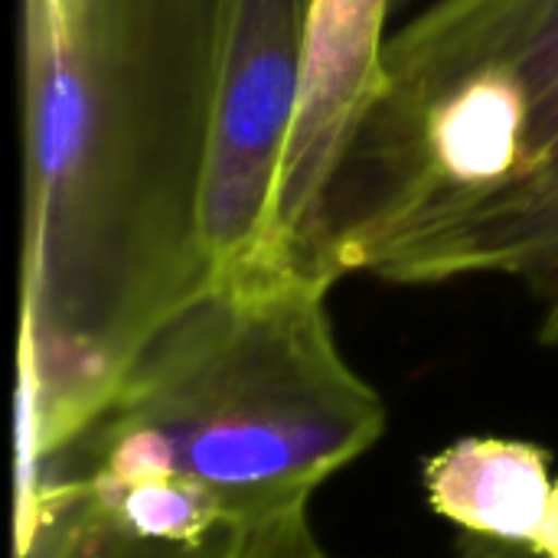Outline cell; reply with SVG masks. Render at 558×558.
Returning a JSON list of instances; mask_svg holds the SVG:
<instances>
[{
  "label": "cell",
  "mask_w": 558,
  "mask_h": 558,
  "mask_svg": "<svg viewBox=\"0 0 558 558\" xmlns=\"http://www.w3.org/2000/svg\"><path fill=\"white\" fill-rule=\"evenodd\" d=\"M314 0H216L206 245L216 281L265 265Z\"/></svg>",
  "instance_id": "cell-4"
},
{
  "label": "cell",
  "mask_w": 558,
  "mask_h": 558,
  "mask_svg": "<svg viewBox=\"0 0 558 558\" xmlns=\"http://www.w3.org/2000/svg\"><path fill=\"white\" fill-rule=\"evenodd\" d=\"M62 7H65V0H23V29L56 20L62 13Z\"/></svg>",
  "instance_id": "cell-9"
},
{
  "label": "cell",
  "mask_w": 558,
  "mask_h": 558,
  "mask_svg": "<svg viewBox=\"0 0 558 558\" xmlns=\"http://www.w3.org/2000/svg\"><path fill=\"white\" fill-rule=\"evenodd\" d=\"M216 0H65L23 29L16 504L216 284Z\"/></svg>",
  "instance_id": "cell-1"
},
{
  "label": "cell",
  "mask_w": 558,
  "mask_h": 558,
  "mask_svg": "<svg viewBox=\"0 0 558 558\" xmlns=\"http://www.w3.org/2000/svg\"><path fill=\"white\" fill-rule=\"evenodd\" d=\"M409 3H418V0H399V7H409Z\"/></svg>",
  "instance_id": "cell-10"
},
{
  "label": "cell",
  "mask_w": 558,
  "mask_h": 558,
  "mask_svg": "<svg viewBox=\"0 0 558 558\" xmlns=\"http://www.w3.org/2000/svg\"><path fill=\"white\" fill-rule=\"evenodd\" d=\"M533 553L543 558H558V481L556 490H553V504H549V513H546V526L533 546Z\"/></svg>",
  "instance_id": "cell-8"
},
{
  "label": "cell",
  "mask_w": 558,
  "mask_h": 558,
  "mask_svg": "<svg viewBox=\"0 0 558 558\" xmlns=\"http://www.w3.org/2000/svg\"><path fill=\"white\" fill-rule=\"evenodd\" d=\"M347 275L392 284L507 278L533 298L539 340L558 343V131L504 183L363 235L340 258Z\"/></svg>",
  "instance_id": "cell-6"
},
{
  "label": "cell",
  "mask_w": 558,
  "mask_h": 558,
  "mask_svg": "<svg viewBox=\"0 0 558 558\" xmlns=\"http://www.w3.org/2000/svg\"><path fill=\"white\" fill-rule=\"evenodd\" d=\"M425 494L438 517L507 546H536L556 481L549 454L517 438H461L425 464Z\"/></svg>",
  "instance_id": "cell-7"
},
{
  "label": "cell",
  "mask_w": 558,
  "mask_h": 558,
  "mask_svg": "<svg viewBox=\"0 0 558 558\" xmlns=\"http://www.w3.org/2000/svg\"><path fill=\"white\" fill-rule=\"evenodd\" d=\"M558 131V0H425L340 177L353 229L477 196Z\"/></svg>",
  "instance_id": "cell-3"
},
{
  "label": "cell",
  "mask_w": 558,
  "mask_h": 558,
  "mask_svg": "<svg viewBox=\"0 0 558 558\" xmlns=\"http://www.w3.org/2000/svg\"><path fill=\"white\" fill-rule=\"evenodd\" d=\"M333 281L242 268L180 311L131 363L101 415L33 481L180 477L229 526L307 517L311 497L386 432V402L343 356Z\"/></svg>",
  "instance_id": "cell-2"
},
{
  "label": "cell",
  "mask_w": 558,
  "mask_h": 558,
  "mask_svg": "<svg viewBox=\"0 0 558 558\" xmlns=\"http://www.w3.org/2000/svg\"><path fill=\"white\" fill-rule=\"evenodd\" d=\"M399 0H314L301 82L268 213L265 265L320 275L333 186L386 85ZM330 281V278H327Z\"/></svg>",
  "instance_id": "cell-5"
}]
</instances>
